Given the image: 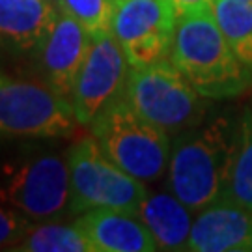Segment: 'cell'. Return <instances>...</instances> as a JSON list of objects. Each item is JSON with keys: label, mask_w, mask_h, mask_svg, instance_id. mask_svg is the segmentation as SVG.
I'll list each match as a JSON object with an SVG mask.
<instances>
[{"label": "cell", "mask_w": 252, "mask_h": 252, "mask_svg": "<svg viewBox=\"0 0 252 252\" xmlns=\"http://www.w3.org/2000/svg\"><path fill=\"white\" fill-rule=\"evenodd\" d=\"M0 202L34 220L60 217L71 207L67 161L47 153L8 166L0 183Z\"/></svg>", "instance_id": "52a82bcc"}, {"label": "cell", "mask_w": 252, "mask_h": 252, "mask_svg": "<svg viewBox=\"0 0 252 252\" xmlns=\"http://www.w3.org/2000/svg\"><path fill=\"white\" fill-rule=\"evenodd\" d=\"M77 228L88 239L92 252H153L157 251L155 237L138 215L95 207L84 211L77 220Z\"/></svg>", "instance_id": "7c38bea8"}, {"label": "cell", "mask_w": 252, "mask_h": 252, "mask_svg": "<svg viewBox=\"0 0 252 252\" xmlns=\"http://www.w3.org/2000/svg\"><path fill=\"white\" fill-rule=\"evenodd\" d=\"M90 34L75 19L60 11L36 47L39 67L51 90L71 101L75 82L90 53Z\"/></svg>", "instance_id": "30bf717a"}, {"label": "cell", "mask_w": 252, "mask_h": 252, "mask_svg": "<svg viewBox=\"0 0 252 252\" xmlns=\"http://www.w3.org/2000/svg\"><path fill=\"white\" fill-rule=\"evenodd\" d=\"M170 60L206 99L237 97L252 82V71L235 56L211 8L176 21Z\"/></svg>", "instance_id": "6da1fadb"}, {"label": "cell", "mask_w": 252, "mask_h": 252, "mask_svg": "<svg viewBox=\"0 0 252 252\" xmlns=\"http://www.w3.org/2000/svg\"><path fill=\"white\" fill-rule=\"evenodd\" d=\"M192 209L185 206L176 194L155 192L142 202L138 211L155 237L157 249L161 251H189L190 230H192Z\"/></svg>", "instance_id": "5bb4252c"}, {"label": "cell", "mask_w": 252, "mask_h": 252, "mask_svg": "<svg viewBox=\"0 0 252 252\" xmlns=\"http://www.w3.org/2000/svg\"><path fill=\"white\" fill-rule=\"evenodd\" d=\"M243 2H247V4H251L252 6V0H243Z\"/></svg>", "instance_id": "44dd1931"}, {"label": "cell", "mask_w": 252, "mask_h": 252, "mask_svg": "<svg viewBox=\"0 0 252 252\" xmlns=\"http://www.w3.org/2000/svg\"><path fill=\"white\" fill-rule=\"evenodd\" d=\"M176 19L161 0H120L112 34L129 67H144L170 56Z\"/></svg>", "instance_id": "ba28073f"}, {"label": "cell", "mask_w": 252, "mask_h": 252, "mask_svg": "<svg viewBox=\"0 0 252 252\" xmlns=\"http://www.w3.org/2000/svg\"><path fill=\"white\" fill-rule=\"evenodd\" d=\"M211 13L235 56L252 71V6L243 0H215Z\"/></svg>", "instance_id": "2e32d148"}, {"label": "cell", "mask_w": 252, "mask_h": 252, "mask_svg": "<svg viewBox=\"0 0 252 252\" xmlns=\"http://www.w3.org/2000/svg\"><path fill=\"white\" fill-rule=\"evenodd\" d=\"M30 230V220L17 209H9L6 204H0V249H9L27 235Z\"/></svg>", "instance_id": "d6986e66"}, {"label": "cell", "mask_w": 252, "mask_h": 252, "mask_svg": "<svg viewBox=\"0 0 252 252\" xmlns=\"http://www.w3.org/2000/svg\"><path fill=\"white\" fill-rule=\"evenodd\" d=\"M71 213H84L95 207H110L138 215L148 196L144 181L136 180L103 153L92 136L81 138L67 153Z\"/></svg>", "instance_id": "5b68a950"}, {"label": "cell", "mask_w": 252, "mask_h": 252, "mask_svg": "<svg viewBox=\"0 0 252 252\" xmlns=\"http://www.w3.org/2000/svg\"><path fill=\"white\" fill-rule=\"evenodd\" d=\"M124 97L144 120L166 133L192 127L206 110L204 95L168 58L131 67Z\"/></svg>", "instance_id": "277c9868"}, {"label": "cell", "mask_w": 252, "mask_h": 252, "mask_svg": "<svg viewBox=\"0 0 252 252\" xmlns=\"http://www.w3.org/2000/svg\"><path fill=\"white\" fill-rule=\"evenodd\" d=\"M58 13L53 0H0V47L21 53L36 49Z\"/></svg>", "instance_id": "4fadbf2b"}, {"label": "cell", "mask_w": 252, "mask_h": 252, "mask_svg": "<svg viewBox=\"0 0 252 252\" xmlns=\"http://www.w3.org/2000/svg\"><path fill=\"white\" fill-rule=\"evenodd\" d=\"M222 200L252 209V108L235 127V142Z\"/></svg>", "instance_id": "9a60e30c"}, {"label": "cell", "mask_w": 252, "mask_h": 252, "mask_svg": "<svg viewBox=\"0 0 252 252\" xmlns=\"http://www.w3.org/2000/svg\"><path fill=\"white\" fill-rule=\"evenodd\" d=\"M11 251L17 252H92L88 239L77 224H47L30 226L27 235Z\"/></svg>", "instance_id": "e0dca14e"}, {"label": "cell", "mask_w": 252, "mask_h": 252, "mask_svg": "<svg viewBox=\"0 0 252 252\" xmlns=\"http://www.w3.org/2000/svg\"><path fill=\"white\" fill-rule=\"evenodd\" d=\"M192 252H251L252 209L228 200L204 207L192 222Z\"/></svg>", "instance_id": "8fae6325"}, {"label": "cell", "mask_w": 252, "mask_h": 252, "mask_svg": "<svg viewBox=\"0 0 252 252\" xmlns=\"http://www.w3.org/2000/svg\"><path fill=\"white\" fill-rule=\"evenodd\" d=\"M58 9L73 17L92 37L112 32L114 0H54Z\"/></svg>", "instance_id": "ac0fdd59"}, {"label": "cell", "mask_w": 252, "mask_h": 252, "mask_svg": "<svg viewBox=\"0 0 252 252\" xmlns=\"http://www.w3.org/2000/svg\"><path fill=\"white\" fill-rule=\"evenodd\" d=\"M161 2L168 8L172 17L178 21L180 17L187 15V13H192V11L209 9L215 0H161Z\"/></svg>", "instance_id": "ffe728a7"}, {"label": "cell", "mask_w": 252, "mask_h": 252, "mask_svg": "<svg viewBox=\"0 0 252 252\" xmlns=\"http://www.w3.org/2000/svg\"><path fill=\"white\" fill-rule=\"evenodd\" d=\"M129 62L112 32L92 37L90 53L75 82L71 105L77 122L90 126L101 110L124 95Z\"/></svg>", "instance_id": "9c48e42d"}, {"label": "cell", "mask_w": 252, "mask_h": 252, "mask_svg": "<svg viewBox=\"0 0 252 252\" xmlns=\"http://www.w3.org/2000/svg\"><path fill=\"white\" fill-rule=\"evenodd\" d=\"M77 124L71 101L47 84L0 73V138L65 136Z\"/></svg>", "instance_id": "8992f818"}, {"label": "cell", "mask_w": 252, "mask_h": 252, "mask_svg": "<svg viewBox=\"0 0 252 252\" xmlns=\"http://www.w3.org/2000/svg\"><path fill=\"white\" fill-rule=\"evenodd\" d=\"M114 2H116V4H118V2H120V0H114Z\"/></svg>", "instance_id": "7402d4cb"}, {"label": "cell", "mask_w": 252, "mask_h": 252, "mask_svg": "<svg viewBox=\"0 0 252 252\" xmlns=\"http://www.w3.org/2000/svg\"><path fill=\"white\" fill-rule=\"evenodd\" d=\"M103 153L122 170L150 183L159 180L170 161V138L131 107L124 95L101 110L90 124Z\"/></svg>", "instance_id": "3957f363"}, {"label": "cell", "mask_w": 252, "mask_h": 252, "mask_svg": "<svg viewBox=\"0 0 252 252\" xmlns=\"http://www.w3.org/2000/svg\"><path fill=\"white\" fill-rule=\"evenodd\" d=\"M235 127L220 116L178 136L168 161V189L192 211L224 196Z\"/></svg>", "instance_id": "7a4b0ae2"}]
</instances>
